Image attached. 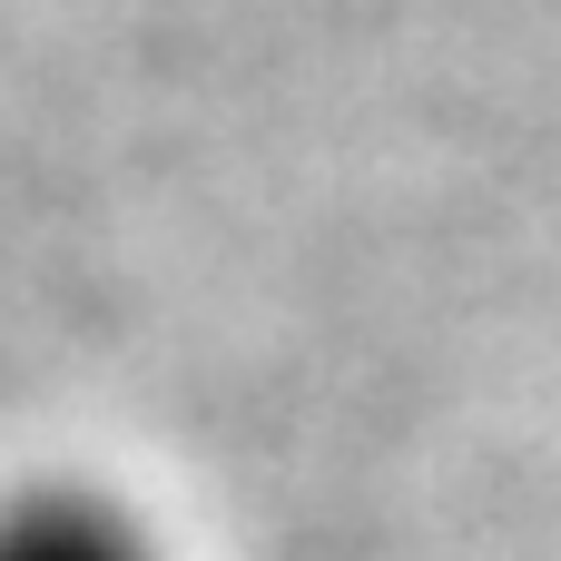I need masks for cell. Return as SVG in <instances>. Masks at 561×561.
Segmentation results:
<instances>
[{"label":"cell","instance_id":"6da1fadb","mask_svg":"<svg viewBox=\"0 0 561 561\" xmlns=\"http://www.w3.org/2000/svg\"><path fill=\"white\" fill-rule=\"evenodd\" d=\"M0 561H148V542H138L128 513H108V503L39 493V503L0 513Z\"/></svg>","mask_w":561,"mask_h":561}]
</instances>
